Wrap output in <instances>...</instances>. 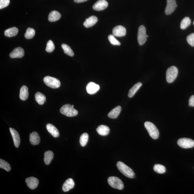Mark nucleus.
I'll list each match as a JSON object with an SVG mask.
<instances>
[{
	"label": "nucleus",
	"instance_id": "6e6552de",
	"mask_svg": "<svg viewBox=\"0 0 194 194\" xmlns=\"http://www.w3.org/2000/svg\"><path fill=\"white\" fill-rule=\"evenodd\" d=\"M177 143L180 147L184 148H191L194 147V141L186 138L179 139Z\"/></svg>",
	"mask_w": 194,
	"mask_h": 194
},
{
	"label": "nucleus",
	"instance_id": "ea45409f",
	"mask_svg": "<svg viewBox=\"0 0 194 194\" xmlns=\"http://www.w3.org/2000/svg\"><path fill=\"white\" fill-rule=\"evenodd\" d=\"M72 107L74 108V105H72Z\"/></svg>",
	"mask_w": 194,
	"mask_h": 194
},
{
	"label": "nucleus",
	"instance_id": "393cba45",
	"mask_svg": "<svg viewBox=\"0 0 194 194\" xmlns=\"http://www.w3.org/2000/svg\"><path fill=\"white\" fill-rule=\"evenodd\" d=\"M61 17L60 13L56 11H53L50 13L48 20L50 22H55L60 20Z\"/></svg>",
	"mask_w": 194,
	"mask_h": 194
},
{
	"label": "nucleus",
	"instance_id": "a19ab883",
	"mask_svg": "<svg viewBox=\"0 0 194 194\" xmlns=\"http://www.w3.org/2000/svg\"><path fill=\"white\" fill-rule=\"evenodd\" d=\"M193 24H194V21L193 22Z\"/></svg>",
	"mask_w": 194,
	"mask_h": 194
},
{
	"label": "nucleus",
	"instance_id": "a211bd4d",
	"mask_svg": "<svg viewBox=\"0 0 194 194\" xmlns=\"http://www.w3.org/2000/svg\"><path fill=\"white\" fill-rule=\"evenodd\" d=\"M46 127L49 132L53 137L55 138L59 137L60 135L59 132L55 126L49 123L47 124Z\"/></svg>",
	"mask_w": 194,
	"mask_h": 194
},
{
	"label": "nucleus",
	"instance_id": "4c0bfd02",
	"mask_svg": "<svg viewBox=\"0 0 194 194\" xmlns=\"http://www.w3.org/2000/svg\"><path fill=\"white\" fill-rule=\"evenodd\" d=\"M189 106L191 107H194V95L191 96L189 98Z\"/></svg>",
	"mask_w": 194,
	"mask_h": 194
},
{
	"label": "nucleus",
	"instance_id": "f3484780",
	"mask_svg": "<svg viewBox=\"0 0 194 194\" xmlns=\"http://www.w3.org/2000/svg\"><path fill=\"white\" fill-rule=\"evenodd\" d=\"M30 141L33 145H38L40 142V138L39 134L36 132L31 133L30 135Z\"/></svg>",
	"mask_w": 194,
	"mask_h": 194
},
{
	"label": "nucleus",
	"instance_id": "1a4fd4ad",
	"mask_svg": "<svg viewBox=\"0 0 194 194\" xmlns=\"http://www.w3.org/2000/svg\"><path fill=\"white\" fill-rule=\"evenodd\" d=\"M177 5L175 0H167V5L165 10L166 15H170L174 11Z\"/></svg>",
	"mask_w": 194,
	"mask_h": 194
},
{
	"label": "nucleus",
	"instance_id": "c85d7f7f",
	"mask_svg": "<svg viewBox=\"0 0 194 194\" xmlns=\"http://www.w3.org/2000/svg\"><path fill=\"white\" fill-rule=\"evenodd\" d=\"M62 48L64 51V53L66 54V55L71 56V57H73L74 55V53L72 49L68 46L66 44H62Z\"/></svg>",
	"mask_w": 194,
	"mask_h": 194
},
{
	"label": "nucleus",
	"instance_id": "7ed1b4c3",
	"mask_svg": "<svg viewBox=\"0 0 194 194\" xmlns=\"http://www.w3.org/2000/svg\"><path fill=\"white\" fill-rule=\"evenodd\" d=\"M60 112L62 114L68 117H74L78 114V112L69 104L64 105L60 108Z\"/></svg>",
	"mask_w": 194,
	"mask_h": 194
},
{
	"label": "nucleus",
	"instance_id": "f257e3e1",
	"mask_svg": "<svg viewBox=\"0 0 194 194\" xmlns=\"http://www.w3.org/2000/svg\"><path fill=\"white\" fill-rule=\"evenodd\" d=\"M117 166L119 171L126 177L130 178H134L135 174L134 171L123 162L118 161Z\"/></svg>",
	"mask_w": 194,
	"mask_h": 194
},
{
	"label": "nucleus",
	"instance_id": "ddd939ff",
	"mask_svg": "<svg viewBox=\"0 0 194 194\" xmlns=\"http://www.w3.org/2000/svg\"><path fill=\"white\" fill-rule=\"evenodd\" d=\"M108 4L105 0H99L93 6L94 10L100 11L104 10L108 7Z\"/></svg>",
	"mask_w": 194,
	"mask_h": 194
},
{
	"label": "nucleus",
	"instance_id": "b1692460",
	"mask_svg": "<svg viewBox=\"0 0 194 194\" xmlns=\"http://www.w3.org/2000/svg\"><path fill=\"white\" fill-rule=\"evenodd\" d=\"M54 157V153L51 151H46L44 153V161L45 163L48 165L52 161Z\"/></svg>",
	"mask_w": 194,
	"mask_h": 194
},
{
	"label": "nucleus",
	"instance_id": "0eeeda50",
	"mask_svg": "<svg viewBox=\"0 0 194 194\" xmlns=\"http://www.w3.org/2000/svg\"><path fill=\"white\" fill-rule=\"evenodd\" d=\"M146 29L143 25L139 27L137 34V40L140 46H142L145 44L147 40Z\"/></svg>",
	"mask_w": 194,
	"mask_h": 194
},
{
	"label": "nucleus",
	"instance_id": "c756f323",
	"mask_svg": "<svg viewBox=\"0 0 194 194\" xmlns=\"http://www.w3.org/2000/svg\"><path fill=\"white\" fill-rule=\"evenodd\" d=\"M35 31L34 29L29 28L27 29L26 32L24 34V37L27 39H30L32 38L35 36Z\"/></svg>",
	"mask_w": 194,
	"mask_h": 194
},
{
	"label": "nucleus",
	"instance_id": "2eb2a0df",
	"mask_svg": "<svg viewBox=\"0 0 194 194\" xmlns=\"http://www.w3.org/2000/svg\"><path fill=\"white\" fill-rule=\"evenodd\" d=\"M10 130L11 135L13 138L14 145L15 147L18 148L20 146V138L19 133L17 130L12 128H10Z\"/></svg>",
	"mask_w": 194,
	"mask_h": 194
},
{
	"label": "nucleus",
	"instance_id": "6ab92c4d",
	"mask_svg": "<svg viewBox=\"0 0 194 194\" xmlns=\"http://www.w3.org/2000/svg\"><path fill=\"white\" fill-rule=\"evenodd\" d=\"M98 18L92 15L87 19L83 23V25L86 28H89L94 25L98 22Z\"/></svg>",
	"mask_w": 194,
	"mask_h": 194
},
{
	"label": "nucleus",
	"instance_id": "4be33fe9",
	"mask_svg": "<svg viewBox=\"0 0 194 194\" xmlns=\"http://www.w3.org/2000/svg\"><path fill=\"white\" fill-rule=\"evenodd\" d=\"M29 96L28 88L24 85L20 90V98L21 100L24 101L28 99Z\"/></svg>",
	"mask_w": 194,
	"mask_h": 194
},
{
	"label": "nucleus",
	"instance_id": "473e14b6",
	"mask_svg": "<svg viewBox=\"0 0 194 194\" xmlns=\"http://www.w3.org/2000/svg\"><path fill=\"white\" fill-rule=\"evenodd\" d=\"M0 168L7 171H10L11 168L10 164L3 159H0Z\"/></svg>",
	"mask_w": 194,
	"mask_h": 194
},
{
	"label": "nucleus",
	"instance_id": "7c9ffc66",
	"mask_svg": "<svg viewBox=\"0 0 194 194\" xmlns=\"http://www.w3.org/2000/svg\"><path fill=\"white\" fill-rule=\"evenodd\" d=\"M88 139L89 135L87 133H85L81 135L80 140L81 145L82 147L86 145Z\"/></svg>",
	"mask_w": 194,
	"mask_h": 194
},
{
	"label": "nucleus",
	"instance_id": "dca6fc26",
	"mask_svg": "<svg viewBox=\"0 0 194 194\" xmlns=\"http://www.w3.org/2000/svg\"><path fill=\"white\" fill-rule=\"evenodd\" d=\"M74 180L72 178H69L65 182L62 187V190L64 192L69 191L74 187Z\"/></svg>",
	"mask_w": 194,
	"mask_h": 194
},
{
	"label": "nucleus",
	"instance_id": "9b49d317",
	"mask_svg": "<svg viewBox=\"0 0 194 194\" xmlns=\"http://www.w3.org/2000/svg\"><path fill=\"white\" fill-rule=\"evenodd\" d=\"M99 85L93 82H90L86 86V89L88 93L93 95L96 93L100 89Z\"/></svg>",
	"mask_w": 194,
	"mask_h": 194
},
{
	"label": "nucleus",
	"instance_id": "2f4dec72",
	"mask_svg": "<svg viewBox=\"0 0 194 194\" xmlns=\"http://www.w3.org/2000/svg\"><path fill=\"white\" fill-rule=\"evenodd\" d=\"M154 170L156 172L159 174H163L166 171L164 166L159 164L155 165L154 167Z\"/></svg>",
	"mask_w": 194,
	"mask_h": 194
},
{
	"label": "nucleus",
	"instance_id": "cd10ccee",
	"mask_svg": "<svg viewBox=\"0 0 194 194\" xmlns=\"http://www.w3.org/2000/svg\"><path fill=\"white\" fill-rule=\"evenodd\" d=\"M191 23L190 18L188 17H185L182 20L180 23V28L182 30H184L187 27L190 25Z\"/></svg>",
	"mask_w": 194,
	"mask_h": 194
},
{
	"label": "nucleus",
	"instance_id": "aec40b11",
	"mask_svg": "<svg viewBox=\"0 0 194 194\" xmlns=\"http://www.w3.org/2000/svg\"><path fill=\"white\" fill-rule=\"evenodd\" d=\"M121 110L120 106H118L112 109L108 114V117L111 119H116L120 114Z\"/></svg>",
	"mask_w": 194,
	"mask_h": 194
},
{
	"label": "nucleus",
	"instance_id": "a878e982",
	"mask_svg": "<svg viewBox=\"0 0 194 194\" xmlns=\"http://www.w3.org/2000/svg\"><path fill=\"white\" fill-rule=\"evenodd\" d=\"M142 85V83L141 82L137 83L134 85L130 90L128 94V96L130 98H131L134 96Z\"/></svg>",
	"mask_w": 194,
	"mask_h": 194
},
{
	"label": "nucleus",
	"instance_id": "58836bf2",
	"mask_svg": "<svg viewBox=\"0 0 194 194\" xmlns=\"http://www.w3.org/2000/svg\"><path fill=\"white\" fill-rule=\"evenodd\" d=\"M88 0H74V2L77 3H82V2L87 1Z\"/></svg>",
	"mask_w": 194,
	"mask_h": 194
},
{
	"label": "nucleus",
	"instance_id": "9d476101",
	"mask_svg": "<svg viewBox=\"0 0 194 194\" xmlns=\"http://www.w3.org/2000/svg\"><path fill=\"white\" fill-rule=\"evenodd\" d=\"M25 180L27 186L31 189H36L39 184V180L35 177L28 178H26Z\"/></svg>",
	"mask_w": 194,
	"mask_h": 194
},
{
	"label": "nucleus",
	"instance_id": "c9c22d12",
	"mask_svg": "<svg viewBox=\"0 0 194 194\" xmlns=\"http://www.w3.org/2000/svg\"><path fill=\"white\" fill-rule=\"evenodd\" d=\"M188 43L192 46H194V33H192L187 37Z\"/></svg>",
	"mask_w": 194,
	"mask_h": 194
},
{
	"label": "nucleus",
	"instance_id": "bb28decb",
	"mask_svg": "<svg viewBox=\"0 0 194 194\" xmlns=\"http://www.w3.org/2000/svg\"><path fill=\"white\" fill-rule=\"evenodd\" d=\"M35 99L36 101L40 105L43 104L45 102H46V96L40 92H37L35 94Z\"/></svg>",
	"mask_w": 194,
	"mask_h": 194
},
{
	"label": "nucleus",
	"instance_id": "423d86ee",
	"mask_svg": "<svg viewBox=\"0 0 194 194\" xmlns=\"http://www.w3.org/2000/svg\"><path fill=\"white\" fill-rule=\"evenodd\" d=\"M44 82L48 87L53 89L58 88L60 86V82L58 79L47 76L44 78Z\"/></svg>",
	"mask_w": 194,
	"mask_h": 194
},
{
	"label": "nucleus",
	"instance_id": "f8f14e48",
	"mask_svg": "<svg viewBox=\"0 0 194 194\" xmlns=\"http://www.w3.org/2000/svg\"><path fill=\"white\" fill-rule=\"evenodd\" d=\"M112 34L117 37H122L126 35V30L125 27L119 25L115 27L112 31Z\"/></svg>",
	"mask_w": 194,
	"mask_h": 194
},
{
	"label": "nucleus",
	"instance_id": "f704fd0d",
	"mask_svg": "<svg viewBox=\"0 0 194 194\" xmlns=\"http://www.w3.org/2000/svg\"><path fill=\"white\" fill-rule=\"evenodd\" d=\"M108 39L110 43L115 46H120L121 43L117 40L113 35H109L108 36Z\"/></svg>",
	"mask_w": 194,
	"mask_h": 194
},
{
	"label": "nucleus",
	"instance_id": "412c9836",
	"mask_svg": "<svg viewBox=\"0 0 194 194\" xmlns=\"http://www.w3.org/2000/svg\"><path fill=\"white\" fill-rule=\"evenodd\" d=\"M96 131L101 136H105L109 134L110 129L108 126L102 125L99 126L96 129Z\"/></svg>",
	"mask_w": 194,
	"mask_h": 194
},
{
	"label": "nucleus",
	"instance_id": "5701e85b",
	"mask_svg": "<svg viewBox=\"0 0 194 194\" xmlns=\"http://www.w3.org/2000/svg\"><path fill=\"white\" fill-rule=\"evenodd\" d=\"M19 32V29L15 27L9 28L4 31V35L8 37H12L16 36Z\"/></svg>",
	"mask_w": 194,
	"mask_h": 194
},
{
	"label": "nucleus",
	"instance_id": "72a5a7b5",
	"mask_svg": "<svg viewBox=\"0 0 194 194\" xmlns=\"http://www.w3.org/2000/svg\"><path fill=\"white\" fill-rule=\"evenodd\" d=\"M55 49V46L53 42L51 40H50L47 42L46 51L48 53H51Z\"/></svg>",
	"mask_w": 194,
	"mask_h": 194
},
{
	"label": "nucleus",
	"instance_id": "e433bc0d",
	"mask_svg": "<svg viewBox=\"0 0 194 194\" xmlns=\"http://www.w3.org/2000/svg\"><path fill=\"white\" fill-rule=\"evenodd\" d=\"M10 3V0H0V9L7 7Z\"/></svg>",
	"mask_w": 194,
	"mask_h": 194
},
{
	"label": "nucleus",
	"instance_id": "f03ea898",
	"mask_svg": "<svg viewBox=\"0 0 194 194\" xmlns=\"http://www.w3.org/2000/svg\"><path fill=\"white\" fill-rule=\"evenodd\" d=\"M144 125L148 134L152 139H158L159 132L154 124L149 121H146L144 124Z\"/></svg>",
	"mask_w": 194,
	"mask_h": 194
},
{
	"label": "nucleus",
	"instance_id": "39448f33",
	"mask_svg": "<svg viewBox=\"0 0 194 194\" xmlns=\"http://www.w3.org/2000/svg\"><path fill=\"white\" fill-rule=\"evenodd\" d=\"M178 73L176 67L172 66L169 68L166 73V80L167 82L169 83L173 82L177 77Z\"/></svg>",
	"mask_w": 194,
	"mask_h": 194
},
{
	"label": "nucleus",
	"instance_id": "4468645a",
	"mask_svg": "<svg viewBox=\"0 0 194 194\" xmlns=\"http://www.w3.org/2000/svg\"><path fill=\"white\" fill-rule=\"evenodd\" d=\"M24 52L21 47H17L10 54L11 58H21L24 55Z\"/></svg>",
	"mask_w": 194,
	"mask_h": 194
},
{
	"label": "nucleus",
	"instance_id": "20e7f679",
	"mask_svg": "<svg viewBox=\"0 0 194 194\" xmlns=\"http://www.w3.org/2000/svg\"><path fill=\"white\" fill-rule=\"evenodd\" d=\"M108 182L109 185L112 188L122 190L124 188L123 182L119 178L115 177L108 178Z\"/></svg>",
	"mask_w": 194,
	"mask_h": 194
}]
</instances>
